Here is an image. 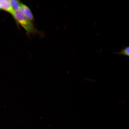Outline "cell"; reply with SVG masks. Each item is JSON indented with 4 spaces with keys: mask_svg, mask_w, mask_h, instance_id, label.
<instances>
[{
    "mask_svg": "<svg viewBox=\"0 0 129 129\" xmlns=\"http://www.w3.org/2000/svg\"><path fill=\"white\" fill-rule=\"evenodd\" d=\"M12 15L28 33H31L34 31L35 29L31 21L25 17L20 9L14 11Z\"/></svg>",
    "mask_w": 129,
    "mask_h": 129,
    "instance_id": "cell-1",
    "label": "cell"
},
{
    "mask_svg": "<svg viewBox=\"0 0 129 129\" xmlns=\"http://www.w3.org/2000/svg\"><path fill=\"white\" fill-rule=\"evenodd\" d=\"M1 9L6 12L10 13L12 15L14 10L11 6L10 1L8 0H0Z\"/></svg>",
    "mask_w": 129,
    "mask_h": 129,
    "instance_id": "cell-2",
    "label": "cell"
},
{
    "mask_svg": "<svg viewBox=\"0 0 129 129\" xmlns=\"http://www.w3.org/2000/svg\"><path fill=\"white\" fill-rule=\"evenodd\" d=\"M20 9L24 15L30 21L33 20L34 17L32 12L28 6L21 4Z\"/></svg>",
    "mask_w": 129,
    "mask_h": 129,
    "instance_id": "cell-3",
    "label": "cell"
},
{
    "mask_svg": "<svg viewBox=\"0 0 129 129\" xmlns=\"http://www.w3.org/2000/svg\"><path fill=\"white\" fill-rule=\"evenodd\" d=\"M11 6L13 9L15 10H19L20 9L21 3L20 2L17 0H11L10 1Z\"/></svg>",
    "mask_w": 129,
    "mask_h": 129,
    "instance_id": "cell-4",
    "label": "cell"
},
{
    "mask_svg": "<svg viewBox=\"0 0 129 129\" xmlns=\"http://www.w3.org/2000/svg\"><path fill=\"white\" fill-rule=\"evenodd\" d=\"M114 54H116L120 55L129 56V47L128 46L125 47V48L121 49L120 52H114Z\"/></svg>",
    "mask_w": 129,
    "mask_h": 129,
    "instance_id": "cell-5",
    "label": "cell"
},
{
    "mask_svg": "<svg viewBox=\"0 0 129 129\" xmlns=\"http://www.w3.org/2000/svg\"><path fill=\"white\" fill-rule=\"evenodd\" d=\"M1 6H0V10H1Z\"/></svg>",
    "mask_w": 129,
    "mask_h": 129,
    "instance_id": "cell-6",
    "label": "cell"
}]
</instances>
